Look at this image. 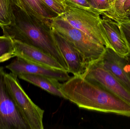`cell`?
<instances>
[{"label":"cell","mask_w":130,"mask_h":129,"mask_svg":"<svg viewBox=\"0 0 130 129\" xmlns=\"http://www.w3.org/2000/svg\"><path fill=\"white\" fill-rule=\"evenodd\" d=\"M126 0H115L113 11L107 13L103 15H114L120 17H124L126 12L124 10V5Z\"/></svg>","instance_id":"20"},{"label":"cell","mask_w":130,"mask_h":129,"mask_svg":"<svg viewBox=\"0 0 130 129\" xmlns=\"http://www.w3.org/2000/svg\"><path fill=\"white\" fill-rule=\"evenodd\" d=\"M13 40L14 57L46 67L64 70L55 58L39 48L18 40Z\"/></svg>","instance_id":"10"},{"label":"cell","mask_w":130,"mask_h":129,"mask_svg":"<svg viewBox=\"0 0 130 129\" xmlns=\"http://www.w3.org/2000/svg\"><path fill=\"white\" fill-rule=\"evenodd\" d=\"M45 6L49 10L57 14V16L62 15L65 12L64 0H41Z\"/></svg>","instance_id":"18"},{"label":"cell","mask_w":130,"mask_h":129,"mask_svg":"<svg viewBox=\"0 0 130 129\" xmlns=\"http://www.w3.org/2000/svg\"><path fill=\"white\" fill-rule=\"evenodd\" d=\"M13 40L6 36H0V63H3L14 57Z\"/></svg>","instance_id":"16"},{"label":"cell","mask_w":130,"mask_h":129,"mask_svg":"<svg viewBox=\"0 0 130 129\" xmlns=\"http://www.w3.org/2000/svg\"><path fill=\"white\" fill-rule=\"evenodd\" d=\"M18 77L12 73H6V82L14 101L30 129H43L44 111L31 100Z\"/></svg>","instance_id":"5"},{"label":"cell","mask_w":130,"mask_h":129,"mask_svg":"<svg viewBox=\"0 0 130 129\" xmlns=\"http://www.w3.org/2000/svg\"><path fill=\"white\" fill-rule=\"evenodd\" d=\"M123 17L130 20V9L126 13V16Z\"/></svg>","instance_id":"24"},{"label":"cell","mask_w":130,"mask_h":129,"mask_svg":"<svg viewBox=\"0 0 130 129\" xmlns=\"http://www.w3.org/2000/svg\"><path fill=\"white\" fill-rule=\"evenodd\" d=\"M91 5L101 15L109 13L111 10L110 0H88Z\"/></svg>","instance_id":"19"},{"label":"cell","mask_w":130,"mask_h":129,"mask_svg":"<svg viewBox=\"0 0 130 129\" xmlns=\"http://www.w3.org/2000/svg\"><path fill=\"white\" fill-rule=\"evenodd\" d=\"M6 68L18 76L21 74H36L54 78L59 82H66L71 77L69 73L66 70L46 67L18 57L7 65Z\"/></svg>","instance_id":"9"},{"label":"cell","mask_w":130,"mask_h":129,"mask_svg":"<svg viewBox=\"0 0 130 129\" xmlns=\"http://www.w3.org/2000/svg\"><path fill=\"white\" fill-rule=\"evenodd\" d=\"M60 89L66 99L80 108L130 117L129 103L82 76H71Z\"/></svg>","instance_id":"1"},{"label":"cell","mask_w":130,"mask_h":129,"mask_svg":"<svg viewBox=\"0 0 130 129\" xmlns=\"http://www.w3.org/2000/svg\"><path fill=\"white\" fill-rule=\"evenodd\" d=\"M49 29L56 32L76 49L88 66L99 60L105 51L104 45L72 26L58 16L52 18Z\"/></svg>","instance_id":"4"},{"label":"cell","mask_w":130,"mask_h":129,"mask_svg":"<svg viewBox=\"0 0 130 129\" xmlns=\"http://www.w3.org/2000/svg\"><path fill=\"white\" fill-rule=\"evenodd\" d=\"M50 36L64 58L68 72L74 76H82L88 65L78 51L56 32L50 29Z\"/></svg>","instance_id":"8"},{"label":"cell","mask_w":130,"mask_h":129,"mask_svg":"<svg viewBox=\"0 0 130 129\" xmlns=\"http://www.w3.org/2000/svg\"><path fill=\"white\" fill-rule=\"evenodd\" d=\"M13 20L11 24L1 26L4 35L36 46L53 57L68 72L64 58L53 43L50 36L44 33L38 23L28 16L14 0L13 4Z\"/></svg>","instance_id":"2"},{"label":"cell","mask_w":130,"mask_h":129,"mask_svg":"<svg viewBox=\"0 0 130 129\" xmlns=\"http://www.w3.org/2000/svg\"><path fill=\"white\" fill-rule=\"evenodd\" d=\"M14 0H0V27L8 25L13 20Z\"/></svg>","instance_id":"15"},{"label":"cell","mask_w":130,"mask_h":129,"mask_svg":"<svg viewBox=\"0 0 130 129\" xmlns=\"http://www.w3.org/2000/svg\"><path fill=\"white\" fill-rule=\"evenodd\" d=\"M72 3L86 8L94 9L88 0H68Z\"/></svg>","instance_id":"21"},{"label":"cell","mask_w":130,"mask_h":129,"mask_svg":"<svg viewBox=\"0 0 130 129\" xmlns=\"http://www.w3.org/2000/svg\"><path fill=\"white\" fill-rule=\"evenodd\" d=\"M101 23L110 48L122 57L129 56V50L117 22L111 18L102 16Z\"/></svg>","instance_id":"12"},{"label":"cell","mask_w":130,"mask_h":129,"mask_svg":"<svg viewBox=\"0 0 130 129\" xmlns=\"http://www.w3.org/2000/svg\"></svg>","instance_id":"26"},{"label":"cell","mask_w":130,"mask_h":129,"mask_svg":"<svg viewBox=\"0 0 130 129\" xmlns=\"http://www.w3.org/2000/svg\"><path fill=\"white\" fill-rule=\"evenodd\" d=\"M18 77L41 88L50 94L66 99L64 95L60 91L61 83L56 79L42 75L32 74H21Z\"/></svg>","instance_id":"14"},{"label":"cell","mask_w":130,"mask_h":129,"mask_svg":"<svg viewBox=\"0 0 130 129\" xmlns=\"http://www.w3.org/2000/svg\"><path fill=\"white\" fill-rule=\"evenodd\" d=\"M65 12L61 18L106 48L110 44L101 23L100 13L95 9L86 8L64 0Z\"/></svg>","instance_id":"3"},{"label":"cell","mask_w":130,"mask_h":129,"mask_svg":"<svg viewBox=\"0 0 130 129\" xmlns=\"http://www.w3.org/2000/svg\"><path fill=\"white\" fill-rule=\"evenodd\" d=\"M127 67L128 71L130 74V56L127 57Z\"/></svg>","instance_id":"23"},{"label":"cell","mask_w":130,"mask_h":129,"mask_svg":"<svg viewBox=\"0 0 130 129\" xmlns=\"http://www.w3.org/2000/svg\"><path fill=\"white\" fill-rule=\"evenodd\" d=\"M110 5L111 7V11L109 13H111L113 11V8L114 5L115 1V0H110Z\"/></svg>","instance_id":"25"},{"label":"cell","mask_w":130,"mask_h":129,"mask_svg":"<svg viewBox=\"0 0 130 129\" xmlns=\"http://www.w3.org/2000/svg\"><path fill=\"white\" fill-rule=\"evenodd\" d=\"M6 74L0 67V129H30L9 89Z\"/></svg>","instance_id":"6"},{"label":"cell","mask_w":130,"mask_h":129,"mask_svg":"<svg viewBox=\"0 0 130 129\" xmlns=\"http://www.w3.org/2000/svg\"><path fill=\"white\" fill-rule=\"evenodd\" d=\"M82 76L103 86L130 104V91L103 66L99 60L89 64Z\"/></svg>","instance_id":"7"},{"label":"cell","mask_w":130,"mask_h":129,"mask_svg":"<svg viewBox=\"0 0 130 129\" xmlns=\"http://www.w3.org/2000/svg\"><path fill=\"white\" fill-rule=\"evenodd\" d=\"M105 16L113 20L118 23L129 50V56H130V20L126 18L114 15H107Z\"/></svg>","instance_id":"17"},{"label":"cell","mask_w":130,"mask_h":129,"mask_svg":"<svg viewBox=\"0 0 130 129\" xmlns=\"http://www.w3.org/2000/svg\"><path fill=\"white\" fill-rule=\"evenodd\" d=\"M99 61L103 66L130 91V74L127 67V57H122L110 48L106 47Z\"/></svg>","instance_id":"11"},{"label":"cell","mask_w":130,"mask_h":129,"mask_svg":"<svg viewBox=\"0 0 130 129\" xmlns=\"http://www.w3.org/2000/svg\"><path fill=\"white\" fill-rule=\"evenodd\" d=\"M124 11L126 13L130 9V0H126L124 2Z\"/></svg>","instance_id":"22"},{"label":"cell","mask_w":130,"mask_h":129,"mask_svg":"<svg viewBox=\"0 0 130 129\" xmlns=\"http://www.w3.org/2000/svg\"><path fill=\"white\" fill-rule=\"evenodd\" d=\"M15 1L28 16L38 23L50 28L53 17L41 0H15Z\"/></svg>","instance_id":"13"}]
</instances>
